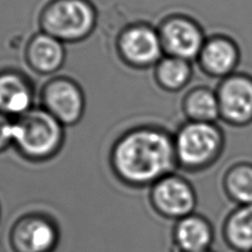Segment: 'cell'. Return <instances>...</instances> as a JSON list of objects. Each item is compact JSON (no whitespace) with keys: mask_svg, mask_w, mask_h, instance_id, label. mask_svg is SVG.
<instances>
[{"mask_svg":"<svg viewBox=\"0 0 252 252\" xmlns=\"http://www.w3.org/2000/svg\"><path fill=\"white\" fill-rule=\"evenodd\" d=\"M110 165L126 185L152 186L178 168L174 134L156 125L129 128L112 146Z\"/></svg>","mask_w":252,"mask_h":252,"instance_id":"cell-1","label":"cell"},{"mask_svg":"<svg viewBox=\"0 0 252 252\" xmlns=\"http://www.w3.org/2000/svg\"><path fill=\"white\" fill-rule=\"evenodd\" d=\"M41 106H34L13 120L12 147L22 158L33 163L52 159L62 150L65 130Z\"/></svg>","mask_w":252,"mask_h":252,"instance_id":"cell-2","label":"cell"},{"mask_svg":"<svg viewBox=\"0 0 252 252\" xmlns=\"http://www.w3.org/2000/svg\"><path fill=\"white\" fill-rule=\"evenodd\" d=\"M174 147L178 168L199 173L220 159L226 147V136L217 123L186 121L174 134Z\"/></svg>","mask_w":252,"mask_h":252,"instance_id":"cell-3","label":"cell"},{"mask_svg":"<svg viewBox=\"0 0 252 252\" xmlns=\"http://www.w3.org/2000/svg\"><path fill=\"white\" fill-rule=\"evenodd\" d=\"M97 25V10L91 0H49L39 13L40 31L63 43L89 38Z\"/></svg>","mask_w":252,"mask_h":252,"instance_id":"cell-4","label":"cell"},{"mask_svg":"<svg viewBox=\"0 0 252 252\" xmlns=\"http://www.w3.org/2000/svg\"><path fill=\"white\" fill-rule=\"evenodd\" d=\"M116 52L125 65L137 70L154 67L165 56L157 27L134 22L120 31Z\"/></svg>","mask_w":252,"mask_h":252,"instance_id":"cell-5","label":"cell"},{"mask_svg":"<svg viewBox=\"0 0 252 252\" xmlns=\"http://www.w3.org/2000/svg\"><path fill=\"white\" fill-rule=\"evenodd\" d=\"M40 106L66 127L78 124L84 116L87 98L83 89L69 76L48 80L39 94Z\"/></svg>","mask_w":252,"mask_h":252,"instance_id":"cell-6","label":"cell"},{"mask_svg":"<svg viewBox=\"0 0 252 252\" xmlns=\"http://www.w3.org/2000/svg\"><path fill=\"white\" fill-rule=\"evenodd\" d=\"M166 56L196 61L207 38L204 28L186 13H172L157 27Z\"/></svg>","mask_w":252,"mask_h":252,"instance_id":"cell-7","label":"cell"},{"mask_svg":"<svg viewBox=\"0 0 252 252\" xmlns=\"http://www.w3.org/2000/svg\"><path fill=\"white\" fill-rule=\"evenodd\" d=\"M220 120L232 127L252 124V74L237 71L216 88Z\"/></svg>","mask_w":252,"mask_h":252,"instance_id":"cell-8","label":"cell"},{"mask_svg":"<svg viewBox=\"0 0 252 252\" xmlns=\"http://www.w3.org/2000/svg\"><path fill=\"white\" fill-rule=\"evenodd\" d=\"M153 208L165 218L179 220L195 213L197 193L191 183L176 173L160 178L151 186Z\"/></svg>","mask_w":252,"mask_h":252,"instance_id":"cell-9","label":"cell"},{"mask_svg":"<svg viewBox=\"0 0 252 252\" xmlns=\"http://www.w3.org/2000/svg\"><path fill=\"white\" fill-rule=\"evenodd\" d=\"M240 61L239 43L223 32L207 35L196 59L202 73L219 81L237 72Z\"/></svg>","mask_w":252,"mask_h":252,"instance_id":"cell-10","label":"cell"},{"mask_svg":"<svg viewBox=\"0 0 252 252\" xmlns=\"http://www.w3.org/2000/svg\"><path fill=\"white\" fill-rule=\"evenodd\" d=\"M34 87L20 71H0V113L12 120L20 118L35 106Z\"/></svg>","mask_w":252,"mask_h":252,"instance_id":"cell-11","label":"cell"},{"mask_svg":"<svg viewBox=\"0 0 252 252\" xmlns=\"http://www.w3.org/2000/svg\"><path fill=\"white\" fill-rule=\"evenodd\" d=\"M65 43L43 31L29 38L25 48V60L29 69L39 75H52L65 63Z\"/></svg>","mask_w":252,"mask_h":252,"instance_id":"cell-12","label":"cell"},{"mask_svg":"<svg viewBox=\"0 0 252 252\" xmlns=\"http://www.w3.org/2000/svg\"><path fill=\"white\" fill-rule=\"evenodd\" d=\"M173 238L179 252H202L211 249L215 231L205 216L193 213L177 220Z\"/></svg>","mask_w":252,"mask_h":252,"instance_id":"cell-13","label":"cell"},{"mask_svg":"<svg viewBox=\"0 0 252 252\" xmlns=\"http://www.w3.org/2000/svg\"><path fill=\"white\" fill-rule=\"evenodd\" d=\"M56 228L46 218H26L16 227L13 242L20 252H49L56 246Z\"/></svg>","mask_w":252,"mask_h":252,"instance_id":"cell-14","label":"cell"},{"mask_svg":"<svg viewBox=\"0 0 252 252\" xmlns=\"http://www.w3.org/2000/svg\"><path fill=\"white\" fill-rule=\"evenodd\" d=\"M182 111L186 121L217 123L220 120V111L216 89L207 85L189 89L183 96Z\"/></svg>","mask_w":252,"mask_h":252,"instance_id":"cell-15","label":"cell"},{"mask_svg":"<svg viewBox=\"0 0 252 252\" xmlns=\"http://www.w3.org/2000/svg\"><path fill=\"white\" fill-rule=\"evenodd\" d=\"M224 244L235 252H252V204L236 206L221 227Z\"/></svg>","mask_w":252,"mask_h":252,"instance_id":"cell-16","label":"cell"},{"mask_svg":"<svg viewBox=\"0 0 252 252\" xmlns=\"http://www.w3.org/2000/svg\"><path fill=\"white\" fill-rule=\"evenodd\" d=\"M153 69L156 84L163 91L170 93L185 90L193 76L191 61L172 56L165 55Z\"/></svg>","mask_w":252,"mask_h":252,"instance_id":"cell-17","label":"cell"},{"mask_svg":"<svg viewBox=\"0 0 252 252\" xmlns=\"http://www.w3.org/2000/svg\"><path fill=\"white\" fill-rule=\"evenodd\" d=\"M224 195L236 206L252 204V163L240 160L224 170L221 178Z\"/></svg>","mask_w":252,"mask_h":252,"instance_id":"cell-18","label":"cell"},{"mask_svg":"<svg viewBox=\"0 0 252 252\" xmlns=\"http://www.w3.org/2000/svg\"><path fill=\"white\" fill-rule=\"evenodd\" d=\"M13 120L0 113V154L12 147Z\"/></svg>","mask_w":252,"mask_h":252,"instance_id":"cell-19","label":"cell"},{"mask_svg":"<svg viewBox=\"0 0 252 252\" xmlns=\"http://www.w3.org/2000/svg\"><path fill=\"white\" fill-rule=\"evenodd\" d=\"M202 252H214V251H213V250H211V249H210V250H207V251H202Z\"/></svg>","mask_w":252,"mask_h":252,"instance_id":"cell-20","label":"cell"}]
</instances>
